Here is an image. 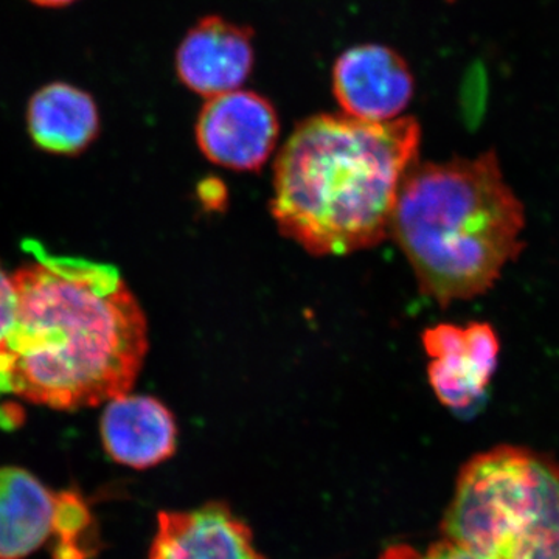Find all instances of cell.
<instances>
[{"instance_id": "obj_14", "label": "cell", "mask_w": 559, "mask_h": 559, "mask_svg": "<svg viewBox=\"0 0 559 559\" xmlns=\"http://www.w3.org/2000/svg\"><path fill=\"white\" fill-rule=\"evenodd\" d=\"M380 559H477L463 549L459 544L450 539L441 538L437 543L430 544L425 550L417 547L407 546V544H395L389 546L382 551Z\"/></svg>"}, {"instance_id": "obj_15", "label": "cell", "mask_w": 559, "mask_h": 559, "mask_svg": "<svg viewBox=\"0 0 559 559\" xmlns=\"http://www.w3.org/2000/svg\"><path fill=\"white\" fill-rule=\"evenodd\" d=\"M16 316V288L13 275L7 274L0 266V344L7 340L13 329Z\"/></svg>"}, {"instance_id": "obj_5", "label": "cell", "mask_w": 559, "mask_h": 559, "mask_svg": "<svg viewBox=\"0 0 559 559\" xmlns=\"http://www.w3.org/2000/svg\"><path fill=\"white\" fill-rule=\"evenodd\" d=\"M277 110L263 95L231 91L207 98L197 123V142L212 164L260 171L277 146Z\"/></svg>"}, {"instance_id": "obj_9", "label": "cell", "mask_w": 559, "mask_h": 559, "mask_svg": "<svg viewBox=\"0 0 559 559\" xmlns=\"http://www.w3.org/2000/svg\"><path fill=\"white\" fill-rule=\"evenodd\" d=\"M148 559H266L252 530L224 503L160 511Z\"/></svg>"}, {"instance_id": "obj_1", "label": "cell", "mask_w": 559, "mask_h": 559, "mask_svg": "<svg viewBox=\"0 0 559 559\" xmlns=\"http://www.w3.org/2000/svg\"><path fill=\"white\" fill-rule=\"evenodd\" d=\"M13 274L16 316L0 344V395L57 411L130 393L148 352V322L112 264L50 255Z\"/></svg>"}, {"instance_id": "obj_11", "label": "cell", "mask_w": 559, "mask_h": 559, "mask_svg": "<svg viewBox=\"0 0 559 559\" xmlns=\"http://www.w3.org/2000/svg\"><path fill=\"white\" fill-rule=\"evenodd\" d=\"M58 492L20 466H0V559L32 557L53 536Z\"/></svg>"}, {"instance_id": "obj_8", "label": "cell", "mask_w": 559, "mask_h": 559, "mask_svg": "<svg viewBox=\"0 0 559 559\" xmlns=\"http://www.w3.org/2000/svg\"><path fill=\"white\" fill-rule=\"evenodd\" d=\"M255 61L253 32L221 16L191 27L176 51V72L187 90L205 98L241 90Z\"/></svg>"}, {"instance_id": "obj_13", "label": "cell", "mask_w": 559, "mask_h": 559, "mask_svg": "<svg viewBox=\"0 0 559 559\" xmlns=\"http://www.w3.org/2000/svg\"><path fill=\"white\" fill-rule=\"evenodd\" d=\"M92 525L91 511L79 492H58L55 538L58 539L53 559H86L90 551L84 549V535Z\"/></svg>"}, {"instance_id": "obj_4", "label": "cell", "mask_w": 559, "mask_h": 559, "mask_svg": "<svg viewBox=\"0 0 559 559\" xmlns=\"http://www.w3.org/2000/svg\"><path fill=\"white\" fill-rule=\"evenodd\" d=\"M441 533L477 559H559V463L511 444L474 455Z\"/></svg>"}, {"instance_id": "obj_7", "label": "cell", "mask_w": 559, "mask_h": 559, "mask_svg": "<svg viewBox=\"0 0 559 559\" xmlns=\"http://www.w3.org/2000/svg\"><path fill=\"white\" fill-rule=\"evenodd\" d=\"M406 60L381 44L345 50L333 68V94L345 116L364 121L400 119L414 97Z\"/></svg>"}, {"instance_id": "obj_3", "label": "cell", "mask_w": 559, "mask_h": 559, "mask_svg": "<svg viewBox=\"0 0 559 559\" xmlns=\"http://www.w3.org/2000/svg\"><path fill=\"white\" fill-rule=\"evenodd\" d=\"M525 210L495 151L417 164L401 183L390 237L441 307L488 293L524 242Z\"/></svg>"}, {"instance_id": "obj_17", "label": "cell", "mask_w": 559, "mask_h": 559, "mask_svg": "<svg viewBox=\"0 0 559 559\" xmlns=\"http://www.w3.org/2000/svg\"><path fill=\"white\" fill-rule=\"evenodd\" d=\"M31 2L44 7V9H62V7H68L76 0H31Z\"/></svg>"}, {"instance_id": "obj_16", "label": "cell", "mask_w": 559, "mask_h": 559, "mask_svg": "<svg viewBox=\"0 0 559 559\" xmlns=\"http://www.w3.org/2000/svg\"><path fill=\"white\" fill-rule=\"evenodd\" d=\"M201 200L207 204L210 209H218L224 204L226 194H224V186L215 179L205 180L201 183Z\"/></svg>"}, {"instance_id": "obj_6", "label": "cell", "mask_w": 559, "mask_h": 559, "mask_svg": "<svg viewBox=\"0 0 559 559\" xmlns=\"http://www.w3.org/2000/svg\"><path fill=\"white\" fill-rule=\"evenodd\" d=\"M423 347L430 358L429 384L440 403L459 414L476 409L498 370L500 344L492 326L441 323L425 331Z\"/></svg>"}, {"instance_id": "obj_10", "label": "cell", "mask_w": 559, "mask_h": 559, "mask_svg": "<svg viewBox=\"0 0 559 559\" xmlns=\"http://www.w3.org/2000/svg\"><path fill=\"white\" fill-rule=\"evenodd\" d=\"M100 433L106 454L132 469L154 468L178 448L175 415L154 396L124 393L108 401Z\"/></svg>"}, {"instance_id": "obj_2", "label": "cell", "mask_w": 559, "mask_h": 559, "mask_svg": "<svg viewBox=\"0 0 559 559\" xmlns=\"http://www.w3.org/2000/svg\"><path fill=\"white\" fill-rule=\"evenodd\" d=\"M419 143L414 117L364 121L319 114L300 121L275 160L271 213L280 234L316 257L380 245L390 237Z\"/></svg>"}, {"instance_id": "obj_12", "label": "cell", "mask_w": 559, "mask_h": 559, "mask_svg": "<svg viewBox=\"0 0 559 559\" xmlns=\"http://www.w3.org/2000/svg\"><path fill=\"white\" fill-rule=\"evenodd\" d=\"M27 128L38 148L75 156L100 131V114L94 97L69 83H51L28 102Z\"/></svg>"}]
</instances>
